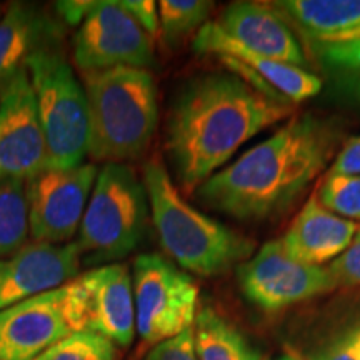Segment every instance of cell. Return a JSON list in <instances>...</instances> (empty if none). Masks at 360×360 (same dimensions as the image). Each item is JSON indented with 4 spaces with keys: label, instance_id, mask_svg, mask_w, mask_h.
Here are the masks:
<instances>
[{
    "label": "cell",
    "instance_id": "1",
    "mask_svg": "<svg viewBox=\"0 0 360 360\" xmlns=\"http://www.w3.org/2000/svg\"><path fill=\"white\" fill-rule=\"evenodd\" d=\"M292 112L287 98L265 96L232 72L192 79L175 97L165 129L180 188L195 192L245 142Z\"/></svg>",
    "mask_w": 360,
    "mask_h": 360
},
{
    "label": "cell",
    "instance_id": "2",
    "mask_svg": "<svg viewBox=\"0 0 360 360\" xmlns=\"http://www.w3.org/2000/svg\"><path fill=\"white\" fill-rule=\"evenodd\" d=\"M335 127L315 115L292 117L197 188L210 209L240 220L281 214L302 195L334 157Z\"/></svg>",
    "mask_w": 360,
    "mask_h": 360
},
{
    "label": "cell",
    "instance_id": "3",
    "mask_svg": "<svg viewBox=\"0 0 360 360\" xmlns=\"http://www.w3.org/2000/svg\"><path fill=\"white\" fill-rule=\"evenodd\" d=\"M143 186L162 249L184 270L215 277L252 257L254 242L187 204L159 159L146 164Z\"/></svg>",
    "mask_w": 360,
    "mask_h": 360
},
{
    "label": "cell",
    "instance_id": "4",
    "mask_svg": "<svg viewBox=\"0 0 360 360\" xmlns=\"http://www.w3.org/2000/svg\"><path fill=\"white\" fill-rule=\"evenodd\" d=\"M89 105V155L122 164L148 147L157 129V87L152 74L115 67L84 74Z\"/></svg>",
    "mask_w": 360,
    "mask_h": 360
},
{
    "label": "cell",
    "instance_id": "5",
    "mask_svg": "<svg viewBox=\"0 0 360 360\" xmlns=\"http://www.w3.org/2000/svg\"><path fill=\"white\" fill-rule=\"evenodd\" d=\"M148 210L146 186L134 170L125 164L103 165L75 242L82 264L94 269L127 257L142 242Z\"/></svg>",
    "mask_w": 360,
    "mask_h": 360
},
{
    "label": "cell",
    "instance_id": "6",
    "mask_svg": "<svg viewBox=\"0 0 360 360\" xmlns=\"http://www.w3.org/2000/svg\"><path fill=\"white\" fill-rule=\"evenodd\" d=\"M47 148L45 167H75L89 155V105L84 85L60 49L34 53L25 65Z\"/></svg>",
    "mask_w": 360,
    "mask_h": 360
},
{
    "label": "cell",
    "instance_id": "7",
    "mask_svg": "<svg viewBox=\"0 0 360 360\" xmlns=\"http://www.w3.org/2000/svg\"><path fill=\"white\" fill-rule=\"evenodd\" d=\"M135 330L146 345L174 339L193 327L199 287L192 276L159 254L135 259Z\"/></svg>",
    "mask_w": 360,
    "mask_h": 360
},
{
    "label": "cell",
    "instance_id": "8",
    "mask_svg": "<svg viewBox=\"0 0 360 360\" xmlns=\"http://www.w3.org/2000/svg\"><path fill=\"white\" fill-rule=\"evenodd\" d=\"M97 175L96 165L84 162L75 167H44L27 180L29 229L34 242L70 244L82 224Z\"/></svg>",
    "mask_w": 360,
    "mask_h": 360
},
{
    "label": "cell",
    "instance_id": "9",
    "mask_svg": "<svg viewBox=\"0 0 360 360\" xmlns=\"http://www.w3.org/2000/svg\"><path fill=\"white\" fill-rule=\"evenodd\" d=\"M154 37L120 2H96L74 37V62L84 74L115 67L154 65Z\"/></svg>",
    "mask_w": 360,
    "mask_h": 360
},
{
    "label": "cell",
    "instance_id": "10",
    "mask_svg": "<svg viewBox=\"0 0 360 360\" xmlns=\"http://www.w3.org/2000/svg\"><path fill=\"white\" fill-rule=\"evenodd\" d=\"M242 294L267 312L327 294L337 289L327 267H315L292 260L281 240H270L254 257L237 267Z\"/></svg>",
    "mask_w": 360,
    "mask_h": 360
},
{
    "label": "cell",
    "instance_id": "11",
    "mask_svg": "<svg viewBox=\"0 0 360 360\" xmlns=\"http://www.w3.org/2000/svg\"><path fill=\"white\" fill-rule=\"evenodd\" d=\"M47 165V148L29 72L0 85V180H30Z\"/></svg>",
    "mask_w": 360,
    "mask_h": 360
},
{
    "label": "cell",
    "instance_id": "12",
    "mask_svg": "<svg viewBox=\"0 0 360 360\" xmlns=\"http://www.w3.org/2000/svg\"><path fill=\"white\" fill-rule=\"evenodd\" d=\"M67 287L0 310V360H37L74 334Z\"/></svg>",
    "mask_w": 360,
    "mask_h": 360
},
{
    "label": "cell",
    "instance_id": "13",
    "mask_svg": "<svg viewBox=\"0 0 360 360\" xmlns=\"http://www.w3.org/2000/svg\"><path fill=\"white\" fill-rule=\"evenodd\" d=\"M80 264L75 242L64 245L25 244L0 259V310L65 285L79 276Z\"/></svg>",
    "mask_w": 360,
    "mask_h": 360
},
{
    "label": "cell",
    "instance_id": "14",
    "mask_svg": "<svg viewBox=\"0 0 360 360\" xmlns=\"http://www.w3.org/2000/svg\"><path fill=\"white\" fill-rule=\"evenodd\" d=\"M82 287L84 332H94L119 347L135 335L132 274L125 264H107L79 276Z\"/></svg>",
    "mask_w": 360,
    "mask_h": 360
},
{
    "label": "cell",
    "instance_id": "15",
    "mask_svg": "<svg viewBox=\"0 0 360 360\" xmlns=\"http://www.w3.org/2000/svg\"><path fill=\"white\" fill-rule=\"evenodd\" d=\"M192 47L199 53L217 56L232 74L255 75L260 82L292 103L307 101L317 96L322 89L321 79L315 77L304 67L272 60L242 47L240 44L233 42L229 35H225L215 22H207L202 27L193 37Z\"/></svg>",
    "mask_w": 360,
    "mask_h": 360
},
{
    "label": "cell",
    "instance_id": "16",
    "mask_svg": "<svg viewBox=\"0 0 360 360\" xmlns=\"http://www.w3.org/2000/svg\"><path fill=\"white\" fill-rule=\"evenodd\" d=\"M219 29L242 47L295 67L305 64L302 45L276 7L259 2H233L215 20Z\"/></svg>",
    "mask_w": 360,
    "mask_h": 360
},
{
    "label": "cell",
    "instance_id": "17",
    "mask_svg": "<svg viewBox=\"0 0 360 360\" xmlns=\"http://www.w3.org/2000/svg\"><path fill=\"white\" fill-rule=\"evenodd\" d=\"M359 231L357 222L330 212L312 195L278 240L292 260L322 267L339 257Z\"/></svg>",
    "mask_w": 360,
    "mask_h": 360
},
{
    "label": "cell",
    "instance_id": "18",
    "mask_svg": "<svg viewBox=\"0 0 360 360\" xmlns=\"http://www.w3.org/2000/svg\"><path fill=\"white\" fill-rule=\"evenodd\" d=\"M64 25L29 4H12L0 19V85L25 69L34 53L58 49Z\"/></svg>",
    "mask_w": 360,
    "mask_h": 360
},
{
    "label": "cell",
    "instance_id": "19",
    "mask_svg": "<svg viewBox=\"0 0 360 360\" xmlns=\"http://www.w3.org/2000/svg\"><path fill=\"white\" fill-rule=\"evenodd\" d=\"M274 6L312 45L360 25V0H285Z\"/></svg>",
    "mask_w": 360,
    "mask_h": 360
},
{
    "label": "cell",
    "instance_id": "20",
    "mask_svg": "<svg viewBox=\"0 0 360 360\" xmlns=\"http://www.w3.org/2000/svg\"><path fill=\"white\" fill-rule=\"evenodd\" d=\"M193 347L199 360H262L249 339L212 307L197 312Z\"/></svg>",
    "mask_w": 360,
    "mask_h": 360
},
{
    "label": "cell",
    "instance_id": "21",
    "mask_svg": "<svg viewBox=\"0 0 360 360\" xmlns=\"http://www.w3.org/2000/svg\"><path fill=\"white\" fill-rule=\"evenodd\" d=\"M30 236L25 180H0V259L27 244Z\"/></svg>",
    "mask_w": 360,
    "mask_h": 360
},
{
    "label": "cell",
    "instance_id": "22",
    "mask_svg": "<svg viewBox=\"0 0 360 360\" xmlns=\"http://www.w3.org/2000/svg\"><path fill=\"white\" fill-rule=\"evenodd\" d=\"M160 32L169 45H177L187 35L200 30L207 24L212 2L205 0H160Z\"/></svg>",
    "mask_w": 360,
    "mask_h": 360
},
{
    "label": "cell",
    "instance_id": "23",
    "mask_svg": "<svg viewBox=\"0 0 360 360\" xmlns=\"http://www.w3.org/2000/svg\"><path fill=\"white\" fill-rule=\"evenodd\" d=\"M117 345L94 332H74L37 360H117Z\"/></svg>",
    "mask_w": 360,
    "mask_h": 360
},
{
    "label": "cell",
    "instance_id": "24",
    "mask_svg": "<svg viewBox=\"0 0 360 360\" xmlns=\"http://www.w3.org/2000/svg\"><path fill=\"white\" fill-rule=\"evenodd\" d=\"M317 197L330 212L360 220V175H327Z\"/></svg>",
    "mask_w": 360,
    "mask_h": 360
},
{
    "label": "cell",
    "instance_id": "25",
    "mask_svg": "<svg viewBox=\"0 0 360 360\" xmlns=\"http://www.w3.org/2000/svg\"><path fill=\"white\" fill-rule=\"evenodd\" d=\"M314 47L327 64L340 69H360V25L326 42L314 44Z\"/></svg>",
    "mask_w": 360,
    "mask_h": 360
},
{
    "label": "cell",
    "instance_id": "26",
    "mask_svg": "<svg viewBox=\"0 0 360 360\" xmlns=\"http://www.w3.org/2000/svg\"><path fill=\"white\" fill-rule=\"evenodd\" d=\"M327 270L337 287L360 285V231L347 249L332 260Z\"/></svg>",
    "mask_w": 360,
    "mask_h": 360
},
{
    "label": "cell",
    "instance_id": "27",
    "mask_svg": "<svg viewBox=\"0 0 360 360\" xmlns=\"http://www.w3.org/2000/svg\"><path fill=\"white\" fill-rule=\"evenodd\" d=\"M143 360H199L193 347V327L174 339L154 345Z\"/></svg>",
    "mask_w": 360,
    "mask_h": 360
},
{
    "label": "cell",
    "instance_id": "28",
    "mask_svg": "<svg viewBox=\"0 0 360 360\" xmlns=\"http://www.w3.org/2000/svg\"><path fill=\"white\" fill-rule=\"evenodd\" d=\"M120 4L150 37H155L160 30L157 2L154 0H122Z\"/></svg>",
    "mask_w": 360,
    "mask_h": 360
},
{
    "label": "cell",
    "instance_id": "29",
    "mask_svg": "<svg viewBox=\"0 0 360 360\" xmlns=\"http://www.w3.org/2000/svg\"><path fill=\"white\" fill-rule=\"evenodd\" d=\"M327 175H360V135L345 141Z\"/></svg>",
    "mask_w": 360,
    "mask_h": 360
},
{
    "label": "cell",
    "instance_id": "30",
    "mask_svg": "<svg viewBox=\"0 0 360 360\" xmlns=\"http://www.w3.org/2000/svg\"><path fill=\"white\" fill-rule=\"evenodd\" d=\"M94 0H65V2L57 4V12L60 15V20H64L69 25L82 24L89 12L92 11Z\"/></svg>",
    "mask_w": 360,
    "mask_h": 360
},
{
    "label": "cell",
    "instance_id": "31",
    "mask_svg": "<svg viewBox=\"0 0 360 360\" xmlns=\"http://www.w3.org/2000/svg\"><path fill=\"white\" fill-rule=\"evenodd\" d=\"M278 360H300V359L295 357V355H292V354H285V355H282Z\"/></svg>",
    "mask_w": 360,
    "mask_h": 360
}]
</instances>
